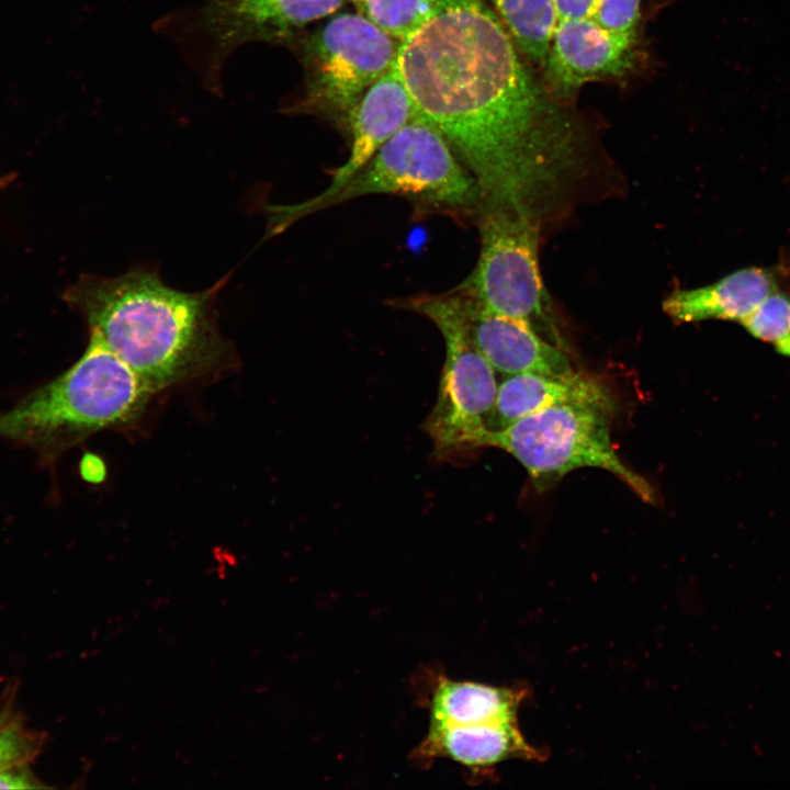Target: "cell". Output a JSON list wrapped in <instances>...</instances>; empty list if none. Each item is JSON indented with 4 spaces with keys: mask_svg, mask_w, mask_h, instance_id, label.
<instances>
[{
    "mask_svg": "<svg viewBox=\"0 0 790 790\" xmlns=\"http://www.w3.org/2000/svg\"><path fill=\"white\" fill-rule=\"evenodd\" d=\"M778 289L771 269L751 267L706 286L675 290L663 301L665 314L676 323L707 319L742 321Z\"/></svg>",
    "mask_w": 790,
    "mask_h": 790,
    "instance_id": "obj_14",
    "label": "cell"
},
{
    "mask_svg": "<svg viewBox=\"0 0 790 790\" xmlns=\"http://www.w3.org/2000/svg\"><path fill=\"white\" fill-rule=\"evenodd\" d=\"M517 47L543 66L556 23L553 0H490Z\"/></svg>",
    "mask_w": 790,
    "mask_h": 790,
    "instance_id": "obj_17",
    "label": "cell"
},
{
    "mask_svg": "<svg viewBox=\"0 0 790 790\" xmlns=\"http://www.w3.org/2000/svg\"><path fill=\"white\" fill-rule=\"evenodd\" d=\"M372 194H400L448 211H473L482 203L473 176L440 133L416 116L330 196L306 206H268V232L280 234L304 216Z\"/></svg>",
    "mask_w": 790,
    "mask_h": 790,
    "instance_id": "obj_5",
    "label": "cell"
},
{
    "mask_svg": "<svg viewBox=\"0 0 790 790\" xmlns=\"http://www.w3.org/2000/svg\"><path fill=\"white\" fill-rule=\"evenodd\" d=\"M79 467L81 476L89 483H100L104 479V463L93 453L83 454Z\"/></svg>",
    "mask_w": 790,
    "mask_h": 790,
    "instance_id": "obj_23",
    "label": "cell"
},
{
    "mask_svg": "<svg viewBox=\"0 0 790 790\" xmlns=\"http://www.w3.org/2000/svg\"><path fill=\"white\" fill-rule=\"evenodd\" d=\"M358 12L388 36L403 42L422 26L442 0H351Z\"/></svg>",
    "mask_w": 790,
    "mask_h": 790,
    "instance_id": "obj_18",
    "label": "cell"
},
{
    "mask_svg": "<svg viewBox=\"0 0 790 790\" xmlns=\"http://www.w3.org/2000/svg\"><path fill=\"white\" fill-rule=\"evenodd\" d=\"M428 709L429 726L517 721L526 687L504 688L438 676Z\"/></svg>",
    "mask_w": 790,
    "mask_h": 790,
    "instance_id": "obj_16",
    "label": "cell"
},
{
    "mask_svg": "<svg viewBox=\"0 0 790 790\" xmlns=\"http://www.w3.org/2000/svg\"><path fill=\"white\" fill-rule=\"evenodd\" d=\"M346 0H206L176 18L178 34L191 44L210 80L239 46L251 42L290 44L309 24L335 14ZM194 55V56H195Z\"/></svg>",
    "mask_w": 790,
    "mask_h": 790,
    "instance_id": "obj_9",
    "label": "cell"
},
{
    "mask_svg": "<svg viewBox=\"0 0 790 790\" xmlns=\"http://www.w3.org/2000/svg\"><path fill=\"white\" fill-rule=\"evenodd\" d=\"M290 44L298 53L304 79L287 111L348 126L365 91L396 63L400 42L359 12H343Z\"/></svg>",
    "mask_w": 790,
    "mask_h": 790,
    "instance_id": "obj_6",
    "label": "cell"
},
{
    "mask_svg": "<svg viewBox=\"0 0 790 790\" xmlns=\"http://www.w3.org/2000/svg\"><path fill=\"white\" fill-rule=\"evenodd\" d=\"M637 36L611 34L590 20L555 23L542 66L544 87L563 104L591 81L619 79L641 61Z\"/></svg>",
    "mask_w": 790,
    "mask_h": 790,
    "instance_id": "obj_10",
    "label": "cell"
},
{
    "mask_svg": "<svg viewBox=\"0 0 790 790\" xmlns=\"http://www.w3.org/2000/svg\"><path fill=\"white\" fill-rule=\"evenodd\" d=\"M614 407L612 394L603 386L543 408L500 431L487 432L481 447L511 454L538 492L552 488L576 469L597 467L617 476L642 500L654 503L652 486L628 467L613 448L610 427Z\"/></svg>",
    "mask_w": 790,
    "mask_h": 790,
    "instance_id": "obj_4",
    "label": "cell"
},
{
    "mask_svg": "<svg viewBox=\"0 0 790 790\" xmlns=\"http://www.w3.org/2000/svg\"><path fill=\"white\" fill-rule=\"evenodd\" d=\"M540 223L519 211L484 205L479 257L460 289L489 311L528 320L561 347L540 271Z\"/></svg>",
    "mask_w": 790,
    "mask_h": 790,
    "instance_id": "obj_8",
    "label": "cell"
},
{
    "mask_svg": "<svg viewBox=\"0 0 790 790\" xmlns=\"http://www.w3.org/2000/svg\"><path fill=\"white\" fill-rule=\"evenodd\" d=\"M406 306L429 318L445 345L438 398L425 424L438 455L479 448L498 385L495 370L472 340L466 296L459 289L414 297Z\"/></svg>",
    "mask_w": 790,
    "mask_h": 790,
    "instance_id": "obj_7",
    "label": "cell"
},
{
    "mask_svg": "<svg viewBox=\"0 0 790 790\" xmlns=\"http://www.w3.org/2000/svg\"><path fill=\"white\" fill-rule=\"evenodd\" d=\"M151 395L122 360L90 335L84 352L69 369L0 414V439L53 459L99 430L134 421Z\"/></svg>",
    "mask_w": 790,
    "mask_h": 790,
    "instance_id": "obj_3",
    "label": "cell"
},
{
    "mask_svg": "<svg viewBox=\"0 0 790 790\" xmlns=\"http://www.w3.org/2000/svg\"><path fill=\"white\" fill-rule=\"evenodd\" d=\"M416 116L414 101L395 63L365 91L350 116L348 159L334 171L323 192L298 205H311L334 194Z\"/></svg>",
    "mask_w": 790,
    "mask_h": 790,
    "instance_id": "obj_11",
    "label": "cell"
},
{
    "mask_svg": "<svg viewBox=\"0 0 790 790\" xmlns=\"http://www.w3.org/2000/svg\"><path fill=\"white\" fill-rule=\"evenodd\" d=\"M35 787L24 772H18L14 768L0 772V789H33Z\"/></svg>",
    "mask_w": 790,
    "mask_h": 790,
    "instance_id": "obj_24",
    "label": "cell"
},
{
    "mask_svg": "<svg viewBox=\"0 0 790 790\" xmlns=\"http://www.w3.org/2000/svg\"><path fill=\"white\" fill-rule=\"evenodd\" d=\"M742 325L754 337L771 343L777 351L790 357V294L776 290Z\"/></svg>",
    "mask_w": 790,
    "mask_h": 790,
    "instance_id": "obj_19",
    "label": "cell"
},
{
    "mask_svg": "<svg viewBox=\"0 0 790 790\" xmlns=\"http://www.w3.org/2000/svg\"><path fill=\"white\" fill-rule=\"evenodd\" d=\"M396 65L417 116L473 176L482 204L542 221L580 169L583 133L522 61L495 11L484 0H442L400 42Z\"/></svg>",
    "mask_w": 790,
    "mask_h": 790,
    "instance_id": "obj_1",
    "label": "cell"
},
{
    "mask_svg": "<svg viewBox=\"0 0 790 790\" xmlns=\"http://www.w3.org/2000/svg\"><path fill=\"white\" fill-rule=\"evenodd\" d=\"M603 386L598 380L577 371L566 375L533 372L507 375L497 387L485 433L500 431L543 408L592 394Z\"/></svg>",
    "mask_w": 790,
    "mask_h": 790,
    "instance_id": "obj_15",
    "label": "cell"
},
{
    "mask_svg": "<svg viewBox=\"0 0 790 790\" xmlns=\"http://www.w3.org/2000/svg\"><path fill=\"white\" fill-rule=\"evenodd\" d=\"M26 743L18 729H0V772L14 768L25 755Z\"/></svg>",
    "mask_w": 790,
    "mask_h": 790,
    "instance_id": "obj_21",
    "label": "cell"
},
{
    "mask_svg": "<svg viewBox=\"0 0 790 790\" xmlns=\"http://www.w3.org/2000/svg\"><path fill=\"white\" fill-rule=\"evenodd\" d=\"M228 279L184 292L167 285L156 271L137 268L114 278L86 275L66 300L84 316L90 335L155 394L233 361L216 314L217 295Z\"/></svg>",
    "mask_w": 790,
    "mask_h": 790,
    "instance_id": "obj_2",
    "label": "cell"
},
{
    "mask_svg": "<svg viewBox=\"0 0 790 790\" xmlns=\"http://www.w3.org/2000/svg\"><path fill=\"white\" fill-rule=\"evenodd\" d=\"M414 758L428 765L448 758L463 766L473 777H489L508 759L543 760L542 752L528 744L517 721L470 725L429 726L414 752Z\"/></svg>",
    "mask_w": 790,
    "mask_h": 790,
    "instance_id": "obj_13",
    "label": "cell"
},
{
    "mask_svg": "<svg viewBox=\"0 0 790 790\" xmlns=\"http://www.w3.org/2000/svg\"><path fill=\"white\" fill-rule=\"evenodd\" d=\"M465 296L472 340L494 370L506 375L575 371L565 351L545 340L528 320L489 311Z\"/></svg>",
    "mask_w": 790,
    "mask_h": 790,
    "instance_id": "obj_12",
    "label": "cell"
},
{
    "mask_svg": "<svg viewBox=\"0 0 790 790\" xmlns=\"http://www.w3.org/2000/svg\"><path fill=\"white\" fill-rule=\"evenodd\" d=\"M556 22L590 20L598 0H553Z\"/></svg>",
    "mask_w": 790,
    "mask_h": 790,
    "instance_id": "obj_22",
    "label": "cell"
},
{
    "mask_svg": "<svg viewBox=\"0 0 790 790\" xmlns=\"http://www.w3.org/2000/svg\"><path fill=\"white\" fill-rule=\"evenodd\" d=\"M641 1L598 0L590 20L611 34L637 36Z\"/></svg>",
    "mask_w": 790,
    "mask_h": 790,
    "instance_id": "obj_20",
    "label": "cell"
}]
</instances>
